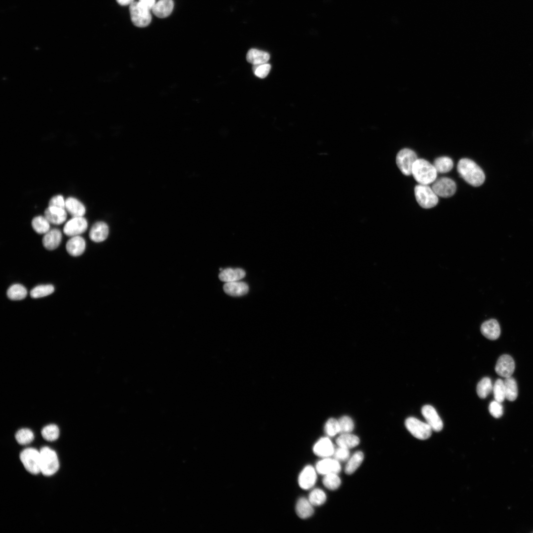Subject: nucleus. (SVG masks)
Segmentation results:
<instances>
[{"instance_id":"1","label":"nucleus","mask_w":533,"mask_h":533,"mask_svg":"<svg viewBox=\"0 0 533 533\" xmlns=\"http://www.w3.org/2000/svg\"><path fill=\"white\" fill-rule=\"evenodd\" d=\"M457 170L460 176L469 184L478 187L485 181V176L482 169L473 161L468 158L459 160Z\"/></svg>"},{"instance_id":"2","label":"nucleus","mask_w":533,"mask_h":533,"mask_svg":"<svg viewBox=\"0 0 533 533\" xmlns=\"http://www.w3.org/2000/svg\"><path fill=\"white\" fill-rule=\"evenodd\" d=\"M412 174L419 184L429 185L436 180L437 172L428 161L418 159L413 165Z\"/></svg>"},{"instance_id":"3","label":"nucleus","mask_w":533,"mask_h":533,"mask_svg":"<svg viewBox=\"0 0 533 533\" xmlns=\"http://www.w3.org/2000/svg\"><path fill=\"white\" fill-rule=\"evenodd\" d=\"M39 452L40 472L47 476L55 474L59 468L56 452L48 447H42Z\"/></svg>"},{"instance_id":"4","label":"nucleus","mask_w":533,"mask_h":533,"mask_svg":"<svg viewBox=\"0 0 533 533\" xmlns=\"http://www.w3.org/2000/svg\"><path fill=\"white\" fill-rule=\"evenodd\" d=\"M414 191L416 200L422 208H431L438 203V195L427 185L419 184L415 187Z\"/></svg>"},{"instance_id":"5","label":"nucleus","mask_w":533,"mask_h":533,"mask_svg":"<svg viewBox=\"0 0 533 533\" xmlns=\"http://www.w3.org/2000/svg\"><path fill=\"white\" fill-rule=\"evenodd\" d=\"M129 11L133 24L138 27H145L151 22L152 16L150 9L139 1L133 2L130 5Z\"/></svg>"},{"instance_id":"6","label":"nucleus","mask_w":533,"mask_h":533,"mask_svg":"<svg viewBox=\"0 0 533 533\" xmlns=\"http://www.w3.org/2000/svg\"><path fill=\"white\" fill-rule=\"evenodd\" d=\"M20 459L30 473L38 474L40 472L39 451L32 448H26L21 452Z\"/></svg>"},{"instance_id":"7","label":"nucleus","mask_w":533,"mask_h":533,"mask_svg":"<svg viewBox=\"0 0 533 533\" xmlns=\"http://www.w3.org/2000/svg\"><path fill=\"white\" fill-rule=\"evenodd\" d=\"M408 430L416 438L426 440L431 435L432 429L427 423L414 417H409L405 421Z\"/></svg>"},{"instance_id":"8","label":"nucleus","mask_w":533,"mask_h":533,"mask_svg":"<svg viewBox=\"0 0 533 533\" xmlns=\"http://www.w3.org/2000/svg\"><path fill=\"white\" fill-rule=\"evenodd\" d=\"M417 159V154L413 151L403 149L397 153L396 161L402 173L409 176L412 174L413 165Z\"/></svg>"},{"instance_id":"9","label":"nucleus","mask_w":533,"mask_h":533,"mask_svg":"<svg viewBox=\"0 0 533 533\" xmlns=\"http://www.w3.org/2000/svg\"><path fill=\"white\" fill-rule=\"evenodd\" d=\"M431 188L438 196L449 197L455 194L457 186L452 179L447 177H442L433 182Z\"/></svg>"},{"instance_id":"10","label":"nucleus","mask_w":533,"mask_h":533,"mask_svg":"<svg viewBox=\"0 0 533 533\" xmlns=\"http://www.w3.org/2000/svg\"><path fill=\"white\" fill-rule=\"evenodd\" d=\"M88 227L86 219L82 217H74L64 225L63 231L67 236L73 237L79 235L85 232Z\"/></svg>"},{"instance_id":"11","label":"nucleus","mask_w":533,"mask_h":533,"mask_svg":"<svg viewBox=\"0 0 533 533\" xmlns=\"http://www.w3.org/2000/svg\"><path fill=\"white\" fill-rule=\"evenodd\" d=\"M421 414L432 430L439 432L443 429V421L433 407L429 405L423 406Z\"/></svg>"},{"instance_id":"12","label":"nucleus","mask_w":533,"mask_h":533,"mask_svg":"<svg viewBox=\"0 0 533 533\" xmlns=\"http://www.w3.org/2000/svg\"><path fill=\"white\" fill-rule=\"evenodd\" d=\"M515 362L512 357L507 354L500 356L496 362L495 371L496 374L503 378L511 377L515 370Z\"/></svg>"},{"instance_id":"13","label":"nucleus","mask_w":533,"mask_h":533,"mask_svg":"<svg viewBox=\"0 0 533 533\" xmlns=\"http://www.w3.org/2000/svg\"><path fill=\"white\" fill-rule=\"evenodd\" d=\"M316 469L311 465L306 466L301 472L298 477L300 487L304 490L311 489L317 479Z\"/></svg>"},{"instance_id":"14","label":"nucleus","mask_w":533,"mask_h":533,"mask_svg":"<svg viewBox=\"0 0 533 533\" xmlns=\"http://www.w3.org/2000/svg\"><path fill=\"white\" fill-rule=\"evenodd\" d=\"M315 469L317 473L325 475L329 473L338 474L341 470L340 461L335 458H323L316 464Z\"/></svg>"},{"instance_id":"15","label":"nucleus","mask_w":533,"mask_h":533,"mask_svg":"<svg viewBox=\"0 0 533 533\" xmlns=\"http://www.w3.org/2000/svg\"><path fill=\"white\" fill-rule=\"evenodd\" d=\"M334 446L328 437H322L314 444L313 451L314 454L322 458L329 457L333 456Z\"/></svg>"},{"instance_id":"16","label":"nucleus","mask_w":533,"mask_h":533,"mask_svg":"<svg viewBox=\"0 0 533 533\" xmlns=\"http://www.w3.org/2000/svg\"><path fill=\"white\" fill-rule=\"evenodd\" d=\"M44 215L50 223L56 225L63 224L67 216L65 209L54 206H48L45 210Z\"/></svg>"},{"instance_id":"17","label":"nucleus","mask_w":533,"mask_h":533,"mask_svg":"<svg viewBox=\"0 0 533 533\" xmlns=\"http://www.w3.org/2000/svg\"><path fill=\"white\" fill-rule=\"evenodd\" d=\"M86 247L84 239L79 235L71 237L66 244L67 252L74 257L82 255Z\"/></svg>"},{"instance_id":"18","label":"nucleus","mask_w":533,"mask_h":533,"mask_svg":"<svg viewBox=\"0 0 533 533\" xmlns=\"http://www.w3.org/2000/svg\"><path fill=\"white\" fill-rule=\"evenodd\" d=\"M62 237V233L59 229H50L44 234L42 240L43 246L47 250H54L60 245Z\"/></svg>"},{"instance_id":"19","label":"nucleus","mask_w":533,"mask_h":533,"mask_svg":"<svg viewBox=\"0 0 533 533\" xmlns=\"http://www.w3.org/2000/svg\"><path fill=\"white\" fill-rule=\"evenodd\" d=\"M108 234L109 227L107 224L104 222H97L91 227L89 236L92 241L100 242L107 238Z\"/></svg>"},{"instance_id":"20","label":"nucleus","mask_w":533,"mask_h":533,"mask_svg":"<svg viewBox=\"0 0 533 533\" xmlns=\"http://www.w3.org/2000/svg\"><path fill=\"white\" fill-rule=\"evenodd\" d=\"M482 334L491 340L497 339L500 334V329L498 322L495 319L485 321L481 326Z\"/></svg>"},{"instance_id":"21","label":"nucleus","mask_w":533,"mask_h":533,"mask_svg":"<svg viewBox=\"0 0 533 533\" xmlns=\"http://www.w3.org/2000/svg\"><path fill=\"white\" fill-rule=\"evenodd\" d=\"M224 292L231 296H241L246 294L249 290L247 284L242 281L226 282L224 286Z\"/></svg>"},{"instance_id":"22","label":"nucleus","mask_w":533,"mask_h":533,"mask_svg":"<svg viewBox=\"0 0 533 533\" xmlns=\"http://www.w3.org/2000/svg\"><path fill=\"white\" fill-rule=\"evenodd\" d=\"M65 209L73 217H82L86 212L83 203L73 197H69L65 200Z\"/></svg>"},{"instance_id":"23","label":"nucleus","mask_w":533,"mask_h":533,"mask_svg":"<svg viewBox=\"0 0 533 533\" xmlns=\"http://www.w3.org/2000/svg\"><path fill=\"white\" fill-rule=\"evenodd\" d=\"M173 7V0H159L155 3L152 10L156 17L163 18L171 13Z\"/></svg>"},{"instance_id":"24","label":"nucleus","mask_w":533,"mask_h":533,"mask_svg":"<svg viewBox=\"0 0 533 533\" xmlns=\"http://www.w3.org/2000/svg\"><path fill=\"white\" fill-rule=\"evenodd\" d=\"M245 275V271L242 268H227L222 270L219 273V278L226 282H233L242 279Z\"/></svg>"},{"instance_id":"25","label":"nucleus","mask_w":533,"mask_h":533,"mask_svg":"<svg viewBox=\"0 0 533 533\" xmlns=\"http://www.w3.org/2000/svg\"><path fill=\"white\" fill-rule=\"evenodd\" d=\"M313 505L308 499L301 497L298 499L296 505V511L297 515L302 519L310 517L314 513Z\"/></svg>"},{"instance_id":"26","label":"nucleus","mask_w":533,"mask_h":533,"mask_svg":"<svg viewBox=\"0 0 533 533\" xmlns=\"http://www.w3.org/2000/svg\"><path fill=\"white\" fill-rule=\"evenodd\" d=\"M269 58L267 52L255 48L250 49L246 55L247 61L253 65L267 63Z\"/></svg>"},{"instance_id":"27","label":"nucleus","mask_w":533,"mask_h":533,"mask_svg":"<svg viewBox=\"0 0 533 533\" xmlns=\"http://www.w3.org/2000/svg\"><path fill=\"white\" fill-rule=\"evenodd\" d=\"M336 442L339 447L349 449L357 446L360 443V439L350 433H343L337 438Z\"/></svg>"},{"instance_id":"28","label":"nucleus","mask_w":533,"mask_h":533,"mask_svg":"<svg viewBox=\"0 0 533 533\" xmlns=\"http://www.w3.org/2000/svg\"><path fill=\"white\" fill-rule=\"evenodd\" d=\"M503 381L505 399L510 401L515 400L518 396V387L516 380L511 376L505 378Z\"/></svg>"},{"instance_id":"29","label":"nucleus","mask_w":533,"mask_h":533,"mask_svg":"<svg viewBox=\"0 0 533 533\" xmlns=\"http://www.w3.org/2000/svg\"><path fill=\"white\" fill-rule=\"evenodd\" d=\"M364 459V454L361 451L355 452L347 460L344 471L347 474H351L359 467Z\"/></svg>"},{"instance_id":"30","label":"nucleus","mask_w":533,"mask_h":533,"mask_svg":"<svg viewBox=\"0 0 533 533\" xmlns=\"http://www.w3.org/2000/svg\"><path fill=\"white\" fill-rule=\"evenodd\" d=\"M6 294L10 300L19 301L26 298L27 295V290L22 285L14 284L8 288Z\"/></svg>"},{"instance_id":"31","label":"nucleus","mask_w":533,"mask_h":533,"mask_svg":"<svg viewBox=\"0 0 533 533\" xmlns=\"http://www.w3.org/2000/svg\"><path fill=\"white\" fill-rule=\"evenodd\" d=\"M31 224L34 230L38 234H44L50 229V223L44 216L35 217L32 219Z\"/></svg>"},{"instance_id":"32","label":"nucleus","mask_w":533,"mask_h":533,"mask_svg":"<svg viewBox=\"0 0 533 533\" xmlns=\"http://www.w3.org/2000/svg\"><path fill=\"white\" fill-rule=\"evenodd\" d=\"M433 166L437 173H445L449 172L453 167L452 159L447 156H441L435 159Z\"/></svg>"},{"instance_id":"33","label":"nucleus","mask_w":533,"mask_h":533,"mask_svg":"<svg viewBox=\"0 0 533 533\" xmlns=\"http://www.w3.org/2000/svg\"><path fill=\"white\" fill-rule=\"evenodd\" d=\"M493 386L490 378L488 377L483 378L477 384L476 388L477 395L480 398L484 399L493 390Z\"/></svg>"},{"instance_id":"34","label":"nucleus","mask_w":533,"mask_h":533,"mask_svg":"<svg viewBox=\"0 0 533 533\" xmlns=\"http://www.w3.org/2000/svg\"><path fill=\"white\" fill-rule=\"evenodd\" d=\"M54 291V287L52 285H39L32 289L30 294L32 298L37 299L48 296Z\"/></svg>"},{"instance_id":"35","label":"nucleus","mask_w":533,"mask_h":533,"mask_svg":"<svg viewBox=\"0 0 533 533\" xmlns=\"http://www.w3.org/2000/svg\"><path fill=\"white\" fill-rule=\"evenodd\" d=\"M41 432L43 438L48 441H54L57 439L59 436V428L54 424L44 426Z\"/></svg>"},{"instance_id":"36","label":"nucleus","mask_w":533,"mask_h":533,"mask_svg":"<svg viewBox=\"0 0 533 533\" xmlns=\"http://www.w3.org/2000/svg\"><path fill=\"white\" fill-rule=\"evenodd\" d=\"M15 439L19 444L27 445L33 441L34 435L30 429L22 428L16 433Z\"/></svg>"},{"instance_id":"37","label":"nucleus","mask_w":533,"mask_h":533,"mask_svg":"<svg viewBox=\"0 0 533 533\" xmlns=\"http://www.w3.org/2000/svg\"><path fill=\"white\" fill-rule=\"evenodd\" d=\"M324 476L322 482L327 489L330 490H335L340 486L341 480L338 474L329 473Z\"/></svg>"},{"instance_id":"38","label":"nucleus","mask_w":533,"mask_h":533,"mask_svg":"<svg viewBox=\"0 0 533 533\" xmlns=\"http://www.w3.org/2000/svg\"><path fill=\"white\" fill-rule=\"evenodd\" d=\"M308 499L313 506H320L326 501V495L323 490L315 489L310 493Z\"/></svg>"},{"instance_id":"39","label":"nucleus","mask_w":533,"mask_h":533,"mask_svg":"<svg viewBox=\"0 0 533 533\" xmlns=\"http://www.w3.org/2000/svg\"><path fill=\"white\" fill-rule=\"evenodd\" d=\"M493 391L495 400L502 403L505 399L503 381L499 379H497L493 385Z\"/></svg>"},{"instance_id":"40","label":"nucleus","mask_w":533,"mask_h":533,"mask_svg":"<svg viewBox=\"0 0 533 533\" xmlns=\"http://www.w3.org/2000/svg\"><path fill=\"white\" fill-rule=\"evenodd\" d=\"M325 433L330 437H334L340 433V426L338 420L334 418L329 419L324 426Z\"/></svg>"},{"instance_id":"41","label":"nucleus","mask_w":533,"mask_h":533,"mask_svg":"<svg viewBox=\"0 0 533 533\" xmlns=\"http://www.w3.org/2000/svg\"><path fill=\"white\" fill-rule=\"evenodd\" d=\"M340 426V433H350L353 429L354 424L352 419L349 417L344 416L338 419Z\"/></svg>"},{"instance_id":"42","label":"nucleus","mask_w":533,"mask_h":533,"mask_svg":"<svg viewBox=\"0 0 533 533\" xmlns=\"http://www.w3.org/2000/svg\"><path fill=\"white\" fill-rule=\"evenodd\" d=\"M270 69L271 66L267 63L253 65L252 68L255 76L261 78H265L267 76Z\"/></svg>"},{"instance_id":"43","label":"nucleus","mask_w":533,"mask_h":533,"mask_svg":"<svg viewBox=\"0 0 533 533\" xmlns=\"http://www.w3.org/2000/svg\"><path fill=\"white\" fill-rule=\"evenodd\" d=\"M489 412L495 418L501 417L503 414V407L501 403L494 400L492 401L489 407Z\"/></svg>"},{"instance_id":"44","label":"nucleus","mask_w":533,"mask_h":533,"mask_svg":"<svg viewBox=\"0 0 533 533\" xmlns=\"http://www.w3.org/2000/svg\"><path fill=\"white\" fill-rule=\"evenodd\" d=\"M349 449L339 447L335 449L333 456L334 458L339 461H344L349 458Z\"/></svg>"},{"instance_id":"45","label":"nucleus","mask_w":533,"mask_h":533,"mask_svg":"<svg viewBox=\"0 0 533 533\" xmlns=\"http://www.w3.org/2000/svg\"><path fill=\"white\" fill-rule=\"evenodd\" d=\"M48 206H54L65 209V200L61 195H55L50 199Z\"/></svg>"},{"instance_id":"46","label":"nucleus","mask_w":533,"mask_h":533,"mask_svg":"<svg viewBox=\"0 0 533 533\" xmlns=\"http://www.w3.org/2000/svg\"><path fill=\"white\" fill-rule=\"evenodd\" d=\"M139 1L150 10L152 9L156 3L155 0H139Z\"/></svg>"},{"instance_id":"47","label":"nucleus","mask_w":533,"mask_h":533,"mask_svg":"<svg viewBox=\"0 0 533 533\" xmlns=\"http://www.w3.org/2000/svg\"><path fill=\"white\" fill-rule=\"evenodd\" d=\"M116 1L121 5H130L134 2V0H116Z\"/></svg>"}]
</instances>
